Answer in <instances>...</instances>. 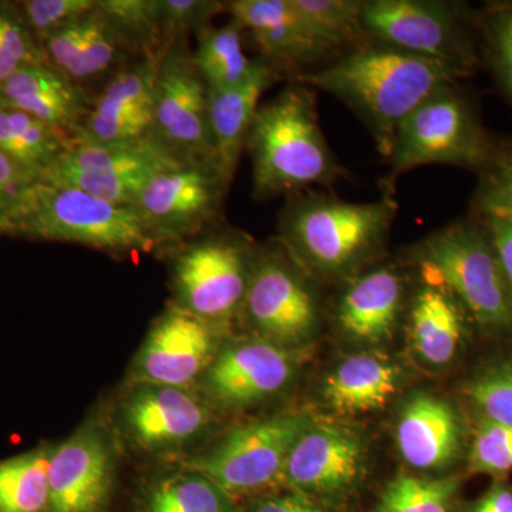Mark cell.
<instances>
[{
  "label": "cell",
  "instance_id": "6da1fadb",
  "mask_svg": "<svg viewBox=\"0 0 512 512\" xmlns=\"http://www.w3.org/2000/svg\"><path fill=\"white\" fill-rule=\"evenodd\" d=\"M289 80L332 94L346 104L369 128L380 156L389 158L404 119L431 94L457 84L460 77L439 63L369 43Z\"/></svg>",
  "mask_w": 512,
  "mask_h": 512
},
{
  "label": "cell",
  "instance_id": "7a4b0ae2",
  "mask_svg": "<svg viewBox=\"0 0 512 512\" xmlns=\"http://www.w3.org/2000/svg\"><path fill=\"white\" fill-rule=\"evenodd\" d=\"M399 204L394 197L349 202L329 194L292 195L278 239L309 275L352 279L383 251Z\"/></svg>",
  "mask_w": 512,
  "mask_h": 512
},
{
  "label": "cell",
  "instance_id": "3957f363",
  "mask_svg": "<svg viewBox=\"0 0 512 512\" xmlns=\"http://www.w3.org/2000/svg\"><path fill=\"white\" fill-rule=\"evenodd\" d=\"M315 97V90L289 83L259 106L245 146L255 200L301 194L311 187L330 188L345 178V168L320 128Z\"/></svg>",
  "mask_w": 512,
  "mask_h": 512
},
{
  "label": "cell",
  "instance_id": "277c9868",
  "mask_svg": "<svg viewBox=\"0 0 512 512\" xmlns=\"http://www.w3.org/2000/svg\"><path fill=\"white\" fill-rule=\"evenodd\" d=\"M2 237L67 242L111 254L161 251L130 205H116L79 188L39 180L22 195Z\"/></svg>",
  "mask_w": 512,
  "mask_h": 512
},
{
  "label": "cell",
  "instance_id": "5b68a950",
  "mask_svg": "<svg viewBox=\"0 0 512 512\" xmlns=\"http://www.w3.org/2000/svg\"><path fill=\"white\" fill-rule=\"evenodd\" d=\"M410 255L420 278L446 288L480 328L512 332V288L480 221L453 222L421 239Z\"/></svg>",
  "mask_w": 512,
  "mask_h": 512
},
{
  "label": "cell",
  "instance_id": "8992f818",
  "mask_svg": "<svg viewBox=\"0 0 512 512\" xmlns=\"http://www.w3.org/2000/svg\"><path fill=\"white\" fill-rule=\"evenodd\" d=\"M256 247L247 234L221 222L165 249L173 261L175 305L224 329L241 312Z\"/></svg>",
  "mask_w": 512,
  "mask_h": 512
},
{
  "label": "cell",
  "instance_id": "52a82bcc",
  "mask_svg": "<svg viewBox=\"0 0 512 512\" xmlns=\"http://www.w3.org/2000/svg\"><path fill=\"white\" fill-rule=\"evenodd\" d=\"M494 148L471 101L457 84H450L431 94L400 124L387 158L390 171L382 194L394 197L402 175L423 165H451L481 173Z\"/></svg>",
  "mask_w": 512,
  "mask_h": 512
},
{
  "label": "cell",
  "instance_id": "ba28073f",
  "mask_svg": "<svg viewBox=\"0 0 512 512\" xmlns=\"http://www.w3.org/2000/svg\"><path fill=\"white\" fill-rule=\"evenodd\" d=\"M362 25L370 42L439 63L460 79L480 62L477 16L446 0H363Z\"/></svg>",
  "mask_w": 512,
  "mask_h": 512
},
{
  "label": "cell",
  "instance_id": "9c48e42d",
  "mask_svg": "<svg viewBox=\"0 0 512 512\" xmlns=\"http://www.w3.org/2000/svg\"><path fill=\"white\" fill-rule=\"evenodd\" d=\"M309 276L278 238L258 245L238 318L258 338L285 349L301 348L318 332L320 322Z\"/></svg>",
  "mask_w": 512,
  "mask_h": 512
},
{
  "label": "cell",
  "instance_id": "30bf717a",
  "mask_svg": "<svg viewBox=\"0 0 512 512\" xmlns=\"http://www.w3.org/2000/svg\"><path fill=\"white\" fill-rule=\"evenodd\" d=\"M313 421L305 413H281L252 421L232 430L185 467L210 477L231 497L261 493L281 484L293 446Z\"/></svg>",
  "mask_w": 512,
  "mask_h": 512
},
{
  "label": "cell",
  "instance_id": "8fae6325",
  "mask_svg": "<svg viewBox=\"0 0 512 512\" xmlns=\"http://www.w3.org/2000/svg\"><path fill=\"white\" fill-rule=\"evenodd\" d=\"M228 190L214 165L185 161L156 175L131 207L165 251L224 222Z\"/></svg>",
  "mask_w": 512,
  "mask_h": 512
},
{
  "label": "cell",
  "instance_id": "7c38bea8",
  "mask_svg": "<svg viewBox=\"0 0 512 512\" xmlns=\"http://www.w3.org/2000/svg\"><path fill=\"white\" fill-rule=\"evenodd\" d=\"M181 163L185 161L156 137L107 146L77 143L40 180L69 185L111 204L131 207L156 175Z\"/></svg>",
  "mask_w": 512,
  "mask_h": 512
},
{
  "label": "cell",
  "instance_id": "4fadbf2b",
  "mask_svg": "<svg viewBox=\"0 0 512 512\" xmlns=\"http://www.w3.org/2000/svg\"><path fill=\"white\" fill-rule=\"evenodd\" d=\"M154 137L181 160L215 167L208 87L187 37L168 47L158 64Z\"/></svg>",
  "mask_w": 512,
  "mask_h": 512
},
{
  "label": "cell",
  "instance_id": "5bb4252c",
  "mask_svg": "<svg viewBox=\"0 0 512 512\" xmlns=\"http://www.w3.org/2000/svg\"><path fill=\"white\" fill-rule=\"evenodd\" d=\"M366 470L367 448L359 433L313 421L293 446L281 484L330 508L357 493Z\"/></svg>",
  "mask_w": 512,
  "mask_h": 512
},
{
  "label": "cell",
  "instance_id": "9a60e30c",
  "mask_svg": "<svg viewBox=\"0 0 512 512\" xmlns=\"http://www.w3.org/2000/svg\"><path fill=\"white\" fill-rule=\"evenodd\" d=\"M220 333L221 329L170 303L138 352L131 382L188 389L220 352Z\"/></svg>",
  "mask_w": 512,
  "mask_h": 512
},
{
  "label": "cell",
  "instance_id": "2e32d148",
  "mask_svg": "<svg viewBox=\"0 0 512 512\" xmlns=\"http://www.w3.org/2000/svg\"><path fill=\"white\" fill-rule=\"evenodd\" d=\"M160 60L144 57L114 73L93 97L77 143L107 146L154 137Z\"/></svg>",
  "mask_w": 512,
  "mask_h": 512
},
{
  "label": "cell",
  "instance_id": "e0dca14e",
  "mask_svg": "<svg viewBox=\"0 0 512 512\" xmlns=\"http://www.w3.org/2000/svg\"><path fill=\"white\" fill-rule=\"evenodd\" d=\"M114 484L113 448L94 424L52 448L49 512H106Z\"/></svg>",
  "mask_w": 512,
  "mask_h": 512
},
{
  "label": "cell",
  "instance_id": "ac0fdd59",
  "mask_svg": "<svg viewBox=\"0 0 512 512\" xmlns=\"http://www.w3.org/2000/svg\"><path fill=\"white\" fill-rule=\"evenodd\" d=\"M293 349L261 338L229 343L205 372V389L225 406L248 407L282 392L296 372Z\"/></svg>",
  "mask_w": 512,
  "mask_h": 512
},
{
  "label": "cell",
  "instance_id": "d6986e66",
  "mask_svg": "<svg viewBox=\"0 0 512 512\" xmlns=\"http://www.w3.org/2000/svg\"><path fill=\"white\" fill-rule=\"evenodd\" d=\"M128 434L144 450L180 448L204 433L211 410L185 387L136 384L123 407Z\"/></svg>",
  "mask_w": 512,
  "mask_h": 512
},
{
  "label": "cell",
  "instance_id": "ffe728a7",
  "mask_svg": "<svg viewBox=\"0 0 512 512\" xmlns=\"http://www.w3.org/2000/svg\"><path fill=\"white\" fill-rule=\"evenodd\" d=\"M231 19L248 32L259 57L289 79L308 73L332 53L316 39L291 0H234L228 2Z\"/></svg>",
  "mask_w": 512,
  "mask_h": 512
},
{
  "label": "cell",
  "instance_id": "44dd1931",
  "mask_svg": "<svg viewBox=\"0 0 512 512\" xmlns=\"http://www.w3.org/2000/svg\"><path fill=\"white\" fill-rule=\"evenodd\" d=\"M42 47L49 63L84 89V84L101 77L110 79L134 57L119 30L99 8V0L96 9L47 37Z\"/></svg>",
  "mask_w": 512,
  "mask_h": 512
},
{
  "label": "cell",
  "instance_id": "7402d4cb",
  "mask_svg": "<svg viewBox=\"0 0 512 512\" xmlns=\"http://www.w3.org/2000/svg\"><path fill=\"white\" fill-rule=\"evenodd\" d=\"M406 299L404 278L392 266H377L349 279L336 303L343 335L362 345L392 339Z\"/></svg>",
  "mask_w": 512,
  "mask_h": 512
},
{
  "label": "cell",
  "instance_id": "603a6c76",
  "mask_svg": "<svg viewBox=\"0 0 512 512\" xmlns=\"http://www.w3.org/2000/svg\"><path fill=\"white\" fill-rule=\"evenodd\" d=\"M0 96L76 144L93 100L84 87L49 62L33 64L13 74L0 84Z\"/></svg>",
  "mask_w": 512,
  "mask_h": 512
},
{
  "label": "cell",
  "instance_id": "cb8c5ba5",
  "mask_svg": "<svg viewBox=\"0 0 512 512\" xmlns=\"http://www.w3.org/2000/svg\"><path fill=\"white\" fill-rule=\"evenodd\" d=\"M463 440L460 417L440 397L417 393L400 410L396 444L400 456L414 470H446L460 457Z\"/></svg>",
  "mask_w": 512,
  "mask_h": 512
},
{
  "label": "cell",
  "instance_id": "d4e9b609",
  "mask_svg": "<svg viewBox=\"0 0 512 512\" xmlns=\"http://www.w3.org/2000/svg\"><path fill=\"white\" fill-rule=\"evenodd\" d=\"M282 77L271 63L256 56L254 66L244 82L231 89L217 92L208 90L215 167L228 185L234 180L239 158L247 146L249 130L261 106V97Z\"/></svg>",
  "mask_w": 512,
  "mask_h": 512
},
{
  "label": "cell",
  "instance_id": "484cf974",
  "mask_svg": "<svg viewBox=\"0 0 512 512\" xmlns=\"http://www.w3.org/2000/svg\"><path fill=\"white\" fill-rule=\"evenodd\" d=\"M466 315L446 288L421 282L410 302L409 330L413 348L423 362L437 367L453 362L466 336Z\"/></svg>",
  "mask_w": 512,
  "mask_h": 512
},
{
  "label": "cell",
  "instance_id": "4316f807",
  "mask_svg": "<svg viewBox=\"0 0 512 512\" xmlns=\"http://www.w3.org/2000/svg\"><path fill=\"white\" fill-rule=\"evenodd\" d=\"M400 384V369L380 353L350 356L323 384V399L339 414H363L383 409Z\"/></svg>",
  "mask_w": 512,
  "mask_h": 512
},
{
  "label": "cell",
  "instance_id": "83f0119b",
  "mask_svg": "<svg viewBox=\"0 0 512 512\" xmlns=\"http://www.w3.org/2000/svg\"><path fill=\"white\" fill-rule=\"evenodd\" d=\"M76 141L0 96V151L42 178Z\"/></svg>",
  "mask_w": 512,
  "mask_h": 512
},
{
  "label": "cell",
  "instance_id": "f1b7e54d",
  "mask_svg": "<svg viewBox=\"0 0 512 512\" xmlns=\"http://www.w3.org/2000/svg\"><path fill=\"white\" fill-rule=\"evenodd\" d=\"M241 28L234 19L225 25H208L194 33L197 47L192 52L195 67L210 92L231 89L247 79L254 59L247 56Z\"/></svg>",
  "mask_w": 512,
  "mask_h": 512
},
{
  "label": "cell",
  "instance_id": "f546056e",
  "mask_svg": "<svg viewBox=\"0 0 512 512\" xmlns=\"http://www.w3.org/2000/svg\"><path fill=\"white\" fill-rule=\"evenodd\" d=\"M141 512H242L210 477L185 467L151 484L141 501Z\"/></svg>",
  "mask_w": 512,
  "mask_h": 512
},
{
  "label": "cell",
  "instance_id": "4dcf8cb0",
  "mask_svg": "<svg viewBox=\"0 0 512 512\" xmlns=\"http://www.w3.org/2000/svg\"><path fill=\"white\" fill-rule=\"evenodd\" d=\"M316 39L332 55L369 45L362 25L363 0H291Z\"/></svg>",
  "mask_w": 512,
  "mask_h": 512
},
{
  "label": "cell",
  "instance_id": "1f68e13d",
  "mask_svg": "<svg viewBox=\"0 0 512 512\" xmlns=\"http://www.w3.org/2000/svg\"><path fill=\"white\" fill-rule=\"evenodd\" d=\"M52 448L0 461V512H49Z\"/></svg>",
  "mask_w": 512,
  "mask_h": 512
},
{
  "label": "cell",
  "instance_id": "d6a6232c",
  "mask_svg": "<svg viewBox=\"0 0 512 512\" xmlns=\"http://www.w3.org/2000/svg\"><path fill=\"white\" fill-rule=\"evenodd\" d=\"M136 59H161L170 47L157 0H99Z\"/></svg>",
  "mask_w": 512,
  "mask_h": 512
},
{
  "label": "cell",
  "instance_id": "836d02e7",
  "mask_svg": "<svg viewBox=\"0 0 512 512\" xmlns=\"http://www.w3.org/2000/svg\"><path fill=\"white\" fill-rule=\"evenodd\" d=\"M458 490L456 477L399 476L384 488L376 512H453Z\"/></svg>",
  "mask_w": 512,
  "mask_h": 512
},
{
  "label": "cell",
  "instance_id": "e575fe53",
  "mask_svg": "<svg viewBox=\"0 0 512 512\" xmlns=\"http://www.w3.org/2000/svg\"><path fill=\"white\" fill-rule=\"evenodd\" d=\"M485 62L512 103V2L490 3L477 15Z\"/></svg>",
  "mask_w": 512,
  "mask_h": 512
},
{
  "label": "cell",
  "instance_id": "d590c367",
  "mask_svg": "<svg viewBox=\"0 0 512 512\" xmlns=\"http://www.w3.org/2000/svg\"><path fill=\"white\" fill-rule=\"evenodd\" d=\"M49 62L20 15L18 2L0 0V84L25 67Z\"/></svg>",
  "mask_w": 512,
  "mask_h": 512
},
{
  "label": "cell",
  "instance_id": "8d00e7d4",
  "mask_svg": "<svg viewBox=\"0 0 512 512\" xmlns=\"http://www.w3.org/2000/svg\"><path fill=\"white\" fill-rule=\"evenodd\" d=\"M466 394L483 419L512 429V360H495L466 384Z\"/></svg>",
  "mask_w": 512,
  "mask_h": 512
},
{
  "label": "cell",
  "instance_id": "74e56055",
  "mask_svg": "<svg viewBox=\"0 0 512 512\" xmlns=\"http://www.w3.org/2000/svg\"><path fill=\"white\" fill-rule=\"evenodd\" d=\"M478 174L480 181L471 202L474 215L512 220V141L495 144L493 156Z\"/></svg>",
  "mask_w": 512,
  "mask_h": 512
},
{
  "label": "cell",
  "instance_id": "f35d334b",
  "mask_svg": "<svg viewBox=\"0 0 512 512\" xmlns=\"http://www.w3.org/2000/svg\"><path fill=\"white\" fill-rule=\"evenodd\" d=\"M468 471L493 477L512 473L511 427L481 417L468 454Z\"/></svg>",
  "mask_w": 512,
  "mask_h": 512
},
{
  "label": "cell",
  "instance_id": "ab89813d",
  "mask_svg": "<svg viewBox=\"0 0 512 512\" xmlns=\"http://www.w3.org/2000/svg\"><path fill=\"white\" fill-rule=\"evenodd\" d=\"M97 0H23L18 2L22 19L33 37L43 45L59 32L96 9Z\"/></svg>",
  "mask_w": 512,
  "mask_h": 512
},
{
  "label": "cell",
  "instance_id": "60d3db41",
  "mask_svg": "<svg viewBox=\"0 0 512 512\" xmlns=\"http://www.w3.org/2000/svg\"><path fill=\"white\" fill-rule=\"evenodd\" d=\"M168 43L210 25L211 19L228 12V2L218 0H157Z\"/></svg>",
  "mask_w": 512,
  "mask_h": 512
},
{
  "label": "cell",
  "instance_id": "b9f144b4",
  "mask_svg": "<svg viewBox=\"0 0 512 512\" xmlns=\"http://www.w3.org/2000/svg\"><path fill=\"white\" fill-rule=\"evenodd\" d=\"M40 178L0 151V237L26 190Z\"/></svg>",
  "mask_w": 512,
  "mask_h": 512
},
{
  "label": "cell",
  "instance_id": "7bdbcfd3",
  "mask_svg": "<svg viewBox=\"0 0 512 512\" xmlns=\"http://www.w3.org/2000/svg\"><path fill=\"white\" fill-rule=\"evenodd\" d=\"M242 512H330V508L298 491L258 498Z\"/></svg>",
  "mask_w": 512,
  "mask_h": 512
},
{
  "label": "cell",
  "instance_id": "ee69618b",
  "mask_svg": "<svg viewBox=\"0 0 512 512\" xmlns=\"http://www.w3.org/2000/svg\"><path fill=\"white\" fill-rule=\"evenodd\" d=\"M490 235L491 242L498 256L501 268H503L505 278L512 288V220L511 218L494 217H476Z\"/></svg>",
  "mask_w": 512,
  "mask_h": 512
},
{
  "label": "cell",
  "instance_id": "f6af8a7d",
  "mask_svg": "<svg viewBox=\"0 0 512 512\" xmlns=\"http://www.w3.org/2000/svg\"><path fill=\"white\" fill-rule=\"evenodd\" d=\"M470 512H512V488L497 481L471 505Z\"/></svg>",
  "mask_w": 512,
  "mask_h": 512
}]
</instances>
